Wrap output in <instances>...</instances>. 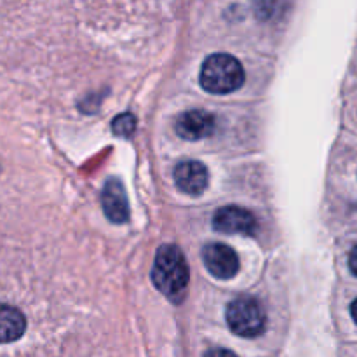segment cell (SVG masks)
<instances>
[{"label":"cell","instance_id":"obj_12","mask_svg":"<svg viewBox=\"0 0 357 357\" xmlns=\"http://www.w3.org/2000/svg\"><path fill=\"white\" fill-rule=\"evenodd\" d=\"M351 314H352V319H354V323L357 324V298L352 302L351 305Z\"/></svg>","mask_w":357,"mask_h":357},{"label":"cell","instance_id":"obj_11","mask_svg":"<svg viewBox=\"0 0 357 357\" xmlns=\"http://www.w3.org/2000/svg\"><path fill=\"white\" fill-rule=\"evenodd\" d=\"M349 268H351L352 274L357 278V244L352 248L351 253H349Z\"/></svg>","mask_w":357,"mask_h":357},{"label":"cell","instance_id":"obj_6","mask_svg":"<svg viewBox=\"0 0 357 357\" xmlns=\"http://www.w3.org/2000/svg\"><path fill=\"white\" fill-rule=\"evenodd\" d=\"M176 132L188 142H199V139L209 138L216 129V117L211 112L206 110H188L178 115Z\"/></svg>","mask_w":357,"mask_h":357},{"label":"cell","instance_id":"obj_5","mask_svg":"<svg viewBox=\"0 0 357 357\" xmlns=\"http://www.w3.org/2000/svg\"><path fill=\"white\" fill-rule=\"evenodd\" d=\"M202 260L209 274L216 279H232L239 272V258L227 244H208L202 250Z\"/></svg>","mask_w":357,"mask_h":357},{"label":"cell","instance_id":"obj_9","mask_svg":"<svg viewBox=\"0 0 357 357\" xmlns=\"http://www.w3.org/2000/svg\"><path fill=\"white\" fill-rule=\"evenodd\" d=\"M26 319L16 307L0 303V344H10L23 337Z\"/></svg>","mask_w":357,"mask_h":357},{"label":"cell","instance_id":"obj_8","mask_svg":"<svg viewBox=\"0 0 357 357\" xmlns=\"http://www.w3.org/2000/svg\"><path fill=\"white\" fill-rule=\"evenodd\" d=\"M101 204L103 211L114 223H126L129 220V202L126 195L124 185L112 178L105 183L103 192H101Z\"/></svg>","mask_w":357,"mask_h":357},{"label":"cell","instance_id":"obj_3","mask_svg":"<svg viewBox=\"0 0 357 357\" xmlns=\"http://www.w3.org/2000/svg\"><path fill=\"white\" fill-rule=\"evenodd\" d=\"M225 317L232 333L243 338L260 337L267 326L264 305L253 296H239L232 300L227 307Z\"/></svg>","mask_w":357,"mask_h":357},{"label":"cell","instance_id":"obj_2","mask_svg":"<svg viewBox=\"0 0 357 357\" xmlns=\"http://www.w3.org/2000/svg\"><path fill=\"white\" fill-rule=\"evenodd\" d=\"M244 68L230 54H211L201 68V86L211 94H229L244 84Z\"/></svg>","mask_w":357,"mask_h":357},{"label":"cell","instance_id":"obj_10","mask_svg":"<svg viewBox=\"0 0 357 357\" xmlns=\"http://www.w3.org/2000/svg\"><path fill=\"white\" fill-rule=\"evenodd\" d=\"M112 129L117 136H124V138H129V136L135 132L136 129V119L132 117L131 114H124L115 117L114 124H112Z\"/></svg>","mask_w":357,"mask_h":357},{"label":"cell","instance_id":"obj_4","mask_svg":"<svg viewBox=\"0 0 357 357\" xmlns=\"http://www.w3.org/2000/svg\"><path fill=\"white\" fill-rule=\"evenodd\" d=\"M213 227L227 236H255L258 230V222L255 215L239 206H225L215 213Z\"/></svg>","mask_w":357,"mask_h":357},{"label":"cell","instance_id":"obj_1","mask_svg":"<svg viewBox=\"0 0 357 357\" xmlns=\"http://www.w3.org/2000/svg\"><path fill=\"white\" fill-rule=\"evenodd\" d=\"M153 286L173 303L183 302L190 282V271L183 251L174 244L160 246L152 267Z\"/></svg>","mask_w":357,"mask_h":357},{"label":"cell","instance_id":"obj_7","mask_svg":"<svg viewBox=\"0 0 357 357\" xmlns=\"http://www.w3.org/2000/svg\"><path fill=\"white\" fill-rule=\"evenodd\" d=\"M208 181V169L199 160H183L174 167V183L183 194L197 197L206 190Z\"/></svg>","mask_w":357,"mask_h":357}]
</instances>
